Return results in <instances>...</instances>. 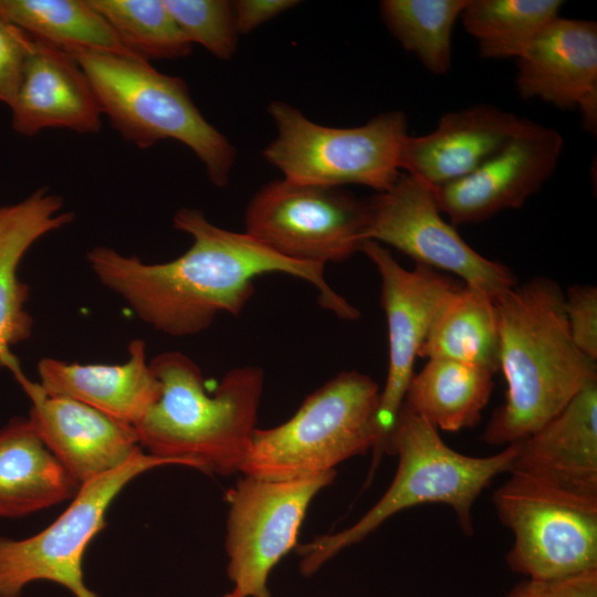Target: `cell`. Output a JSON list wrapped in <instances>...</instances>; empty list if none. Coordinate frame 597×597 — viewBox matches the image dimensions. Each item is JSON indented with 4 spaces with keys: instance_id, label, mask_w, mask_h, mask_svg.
Wrapping results in <instances>:
<instances>
[{
    "instance_id": "1",
    "label": "cell",
    "mask_w": 597,
    "mask_h": 597,
    "mask_svg": "<svg viewBox=\"0 0 597 597\" xmlns=\"http://www.w3.org/2000/svg\"><path fill=\"white\" fill-rule=\"evenodd\" d=\"M172 226L191 235L192 243L168 262L146 263L106 245L87 252L100 282L160 333L195 335L220 313L239 315L254 293L253 280L265 273L302 279L317 289L323 307L343 320L359 317L357 308L327 283L323 265L286 259L245 232L214 226L199 209L180 208Z\"/></svg>"
},
{
    "instance_id": "2",
    "label": "cell",
    "mask_w": 597,
    "mask_h": 597,
    "mask_svg": "<svg viewBox=\"0 0 597 597\" xmlns=\"http://www.w3.org/2000/svg\"><path fill=\"white\" fill-rule=\"evenodd\" d=\"M499 369L505 400L482 439L493 446L520 442L558 415L586 386L597 381V365L574 344L564 292L548 277L517 283L495 300Z\"/></svg>"
},
{
    "instance_id": "3",
    "label": "cell",
    "mask_w": 597,
    "mask_h": 597,
    "mask_svg": "<svg viewBox=\"0 0 597 597\" xmlns=\"http://www.w3.org/2000/svg\"><path fill=\"white\" fill-rule=\"evenodd\" d=\"M149 364L160 392L134 426L142 449L208 474L240 473L256 429L263 369L235 367L209 392L200 367L180 352L161 353Z\"/></svg>"
},
{
    "instance_id": "4",
    "label": "cell",
    "mask_w": 597,
    "mask_h": 597,
    "mask_svg": "<svg viewBox=\"0 0 597 597\" xmlns=\"http://www.w3.org/2000/svg\"><path fill=\"white\" fill-rule=\"evenodd\" d=\"M520 442L505 446L502 451L488 457L465 455L450 448L428 421L401 407L388 441L387 452L398 457L390 485L376 504L349 527L296 546L301 574L312 576L395 514L420 504L448 505L461 530L471 535L472 507L476 499L495 476L510 472Z\"/></svg>"
},
{
    "instance_id": "5",
    "label": "cell",
    "mask_w": 597,
    "mask_h": 597,
    "mask_svg": "<svg viewBox=\"0 0 597 597\" xmlns=\"http://www.w3.org/2000/svg\"><path fill=\"white\" fill-rule=\"evenodd\" d=\"M380 388L366 374L345 370L305 398L285 422L256 428L240 473L265 480L304 479L374 451L379 462Z\"/></svg>"
},
{
    "instance_id": "6",
    "label": "cell",
    "mask_w": 597,
    "mask_h": 597,
    "mask_svg": "<svg viewBox=\"0 0 597 597\" xmlns=\"http://www.w3.org/2000/svg\"><path fill=\"white\" fill-rule=\"evenodd\" d=\"M70 54L87 75L102 114L126 142L146 149L160 140H177L196 155L216 187L229 182L235 148L202 116L181 77L132 56Z\"/></svg>"
},
{
    "instance_id": "7",
    "label": "cell",
    "mask_w": 597,
    "mask_h": 597,
    "mask_svg": "<svg viewBox=\"0 0 597 597\" xmlns=\"http://www.w3.org/2000/svg\"><path fill=\"white\" fill-rule=\"evenodd\" d=\"M268 112L276 137L263 156L286 180L329 188L360 185L383 192L401 175V148L408 136L404 112H385L347 128L316 124L281 101L271 102Z\"/></svg>"
},
{
    "instance_id": "8",
    "label": "cell",
    "mask_w": 597,
    "mask_h": 597,
    "mask_svg": "<svg viewBox=\"0 0 597 597\" xmlns=\"http://www.w3.org/2000/svg\"><path fill=\"white\" fill-rule=\"evenodd\" d=\"M493 505L513 534L505 558L515 573L546 580L597 568V500L510 474Z\"/></svg>"
},
{
    "instance_id": "9",
    "label": "cell",
    "mask_w": 597,
    "mask_h": 597,
    "mask_svg": "<svg viewBox=\"0 0 597 597\" xmlns=\"http://www.w3.org/2000/svg\"><path fill=\"white\" fill-rule=\"evenodd\" d=\"M172 465L144 450L119 468L80 485L65 511L48 527L27 538L0 537V597H20L36 580H49L74 597H96L85 584L83 558L91 541L105 527L114 499L136 476Z\"/></svg>"
},
{
    "instance_id": "10",
    "label": "cell",
    "mask_w": 597,
    "mask_h": 597,
    "mask_svg": "<svg viewBox=\"0 0 597 597\" xmlns=\"http://www.w3.org/2000/svg\"><path fill=\"white\" fill-rule=\"evenodd\" d=\"M367 217L368 200L342 188L282 178L249 201L244 232L286 259L325 266L360 252Z\"/></svg>"
},
{
    "instance_id": "11",
    "label": "cell",
    "mask_w": 597,
    "mask_h": 597,
    "mask_svg": "<svg viewBox=\"0 0 597 597\" xmlns=\"http://www.w3.org/2000/svg\"><path fill=\"white\" fill-rule=\"evenodd\" d=\"M335 476L336 471L295 480L243 475L228 490L224 547L233 593L271 597V572L296 547L311 502Z\"/></svg>"
},
{
    "instance_id": "12",
    "label": "cell",
    "mask_w": 597,
    "mask_h": 597,
    "mask_svg": "<svg viewBox=\"0 0 597 597\" xmlns=\"http://www.w3.org/2000/svg\"><path fill=\"white\" fill-rule=\"evenodd\" d=\"M368 200L365 241L388 244L416 264L447 271L492 298L516 284L511 270L471 248L448 223L430 186L401 174L391 188Z\"/></svg>"
},
{
    "instance_id": "13",
    "label": "cell",
    "mask_w": 597,
    "mask_h": 597,
    "mask_svg": "<svg viewBox=\"0 0 597 597\" xmlns=\"http://www.w3.org/2000/svg\"><path fill=\"white\" fill-rule=\"evenodd\" d=\"M360 252L373 262L380 276V303L388 333V369L377 413L380 458L388 450L430 324L442 300L458 284L422 264L405 269L383 244L371 240L363 242Z\"/></svg>"
},
{
    "instance_id": "14",
    "label": "cell",
    "mask_w": 597,
    "mask_h": 597,
    "mask_svg": "<svg viewBox=\"0 0 597 597\" xmlns=\"http://www.w3.org/2000/svg\"><path fill=\"white\" fill-rule=\"evenodd\" d=\"M562 149L557 130L531 122L474 171L432 188L438 208L453 226L520 208L552 176Z\"/></svg>"
},
{
    "instance_id": "15",
    "label": "cell",
    "mask_w": 597,
    "mask_h": 597,
    "mask_svg": "<svg viewBox=\"0 0 597 597\" xmlns=\"http://www.w3.org/2000/svg\"><path fill=\"white\" fill-rule=\"evenodd\" d=\"M18 383L32 405L30 420L78 485L119 468L143 450L133 426L74 399L48 395L27 376Z\"/></svg>"
},
{
    "instance_id": "16",
    "label": "cell",
    "mask_w": 597,
    "mask_h": 597,
    "mask_svg": "<svg viewBox=\"0 0 597 597\" xmlns=\"http://www.w3.org/2000/svg\"><path fill=\"white\" fill-rule=\"evenodd\" d=\"M516 90L564 109H578L597 128V23L555 19L517 60Z\"/></svg>"
},
{
    "instance_id": "17",
    "label": "cell",
    "mask_w": 597,
    "mask_h": 597,
    "mask_svg": "<svg viewBox=\"0 0 597 597\" xmlns=\"http://www.w3.org/2000/svg\"><path fill=\"white\" fill-rule=\"evenodd\" d=\"M531 122L489 104L446 113L431 133L406 137L400 170L441 187L474 171Z\"/></svg>"
},
{
    "instance_id": "18",
    "label": "cell",
    "mask_w": 597,
    "mask_h": 597,
    "mask_svg": "<svg viewBox=\"0 0 597 597\" xmlns=\"http://www.w3.org/2000/svg\"><path fill=\"white\" fill-rule=\"evenodd\" d=\"M9 108L13 130L25 137L50 128L94 134L102 126L98 100L77 61L35 39Z\"/></svg>"
},
{
    "instance_id": "19",
    "label": "cell",
    "mask_w": 597,
    "mask_h": 597,
    "mask_svg": "<svg viewBox=\"0 0 597 597\" xmlns=\"http://www.w3.org/2000/svg\"><path fill=\"white\" fill-rule=\"evenodd\" d=\"M509 473L597 500V381L520 442Z\"/></svg>"
},
{
    "instance_id": "20",
    "label": "cell",
    "mask_w": 597,
    "mask_h": 597,
    "mask_svg": "<svg viewBox=\"0 0 597 597\" xmlns=\"http://www.w3.org/2000/svg\"><path fill=\"white\" fill-rule=\"evenodd\" d=\"M63 198L39 188L25 199L0 207V367L18 380L24 376L12 347L31 336L33 321L24 305L29 287L18 277L19 264L31 245L74 219L62 211Z\"/></svg>"
},
{
    "instance_id": "21",
    "label": "cell",
    "mask_w": 597,
    "mask_h": 597,
    "mask_svg": "<svg viewBox=\"0 0 597 597\" xmlns=\"http://www.w3.org/2000/svg\"><path fill=\"white\" fill-rule=\"evenodd\" d=\"M38 374L39 385L45 394L74 399L133 427L160 392L143 339L129 343L128 357L122 364H78L42 358Z\"/></svg>"
},
{
    "instance_id": "22",
    "label": "cell",
    "mask_w": 597,
    "mask_h": 597,
    "mask_svg": "<svg viewBox=\"0 0 597 597\" xmlns=\"http://www.w3.org/2000/svg\"><path fill=\"white\" fill-rule=\"evenodd\" d=\"M78 488L30 418L0 429V519L43 511L72 499Z\"/></svg>"
},
{
    "instance_id": "23",
    "label": "cell",
    "mask_w": 597,
    "mask_h": 597,
    "mask_svg": "<svg viewBox=\"0 0 597 597\" xmlns=\"http://www.w3.org/2000/svg\"><path fill=\"white\" fill-rule=\"evenodd\" d=\"M500 333L495 301L469 285L442 300L418 357L442 358L499 370Z\"/></svg>"
},
{
    "instance_id": "24",
    "label": "cell",
    "mask_w": 597,
    "mask_h": 597,
    "mask_svg": "<svg viewBox=\"0 0 597 597\" xmlns=\"http://www.w3.org/2000/svg\"><path fill=\"white\" fill-rule=\"evenodd\" d=\"M493 375L479 366L430 358L413 374L402 407L438 430L472 428L490 400Z\"/></svg>"
},
{
    "instance_id": "25",
    "label": "cell",
    "mask_w": 597,
    "mask_h": 597,
    "mask_svg": "<svg viewBox=\"0 0 597 597\" xmlns=\"http://www.w3.org/2000/svg\"><path fill=\"white\" fill-rule=\"evenodd\" d=\"M0 10L33 39L67 53L86 51L139 59L88 0H0Z\"/></svg>"
},
{
    "instance_id": "26",
    "label": "cell",
    "mask_w": 597,
    "mask_h": 597,
    "mask_svg": "<svg viewBox=\"0 0 597 597\" xmlns=\"http://www.w3.org/2000/svg\"><path fill=\"white\" fill-rule=\"evenodd\" d=\"M561 0H468L462 23L484 59L522 57L559 17Z\"/></svg>"
},
{
    "instance_id": "27",
    "label": "cell",
    "mask_w": 597,
    "mask_h": 597,
    "mask_svg": "<svg viewBox=\"0 0 597 597\" xmlns=\"http://www.w3.org/2000/svg\"><path fill=\"white\" fill-rule=\"evenodd\" d=\"M468 0H384L380 15L402 48L431 73L446 74L452 63V31Z\"/></svg>"
},
{
    "instance_id": "28",
    "label": "cell",
    "mask_w": 597,
    "mask_h": 597,
    "mask_svg": "<svg viewBox=\"0 0 597 597\" xmlns=\"http://www.w3.org/2000/svg\"><path fill=\"white\" fill-rule=\"evenodd\" d=\"M137 57L175 60L188 56L192 44L179 29L164 0H88Z\"/></svg>"
},
{
    "instance_id": "29",
    "label": "cell",
    "mask_w": 597,
    "mask_h": 597,
    "mask_svg": "<svg viewBox=\"0 0 597 597\" xmlns=\"http://www.w3.org/2000/svg\"><path fill=\"white\" fill-rule=\"evenodd\" d=\"M181 32L193 45L220 60H230L238 44L232 2L227 0H164Z\"/></svg>"
},
{
    "instance_id": "30",
    "label": "cell",
    "mask_w": 597,
    "mask_h": 597,
    "mask_svg": "<svg viewBox=\"0 0 597 597\" xmlns=\"http://www.w3.org/2000/svg\"><path fill=\"white\" fill-rule=\"evenodd\" d=\"M33 45V38L0 10V103L12 105Z\"/></svg>"
},
{
    "instance_id": "31",
    "label": "cell",
    "mask_w": 597,
    "mask_h": 597,
    "mask_svg": "<svg viewBox=\"0 0 597 597\" xmlns=\"http://www.w3.org/2000/svg\"><path fill=\"white\" fill-rule=\"evenodd\" d=\"M564 308L569 333L576 347L597 360V289L576 284L564 293Z\"/></svg>"
},
{
    "instance_id": "32",
    "label": "cell",
    "mask_w": 597,
    "mask_h": 597,
    "mask_svg": "<svg viewBox=\"0 0 597 597\" xmlns=\"http://www.w3.org/2000/svg\"><path fill=\"white\" fill-rule=\"evenodd\" d=\"M505 597H597V568L556 579L525 578Z\"/></svg>"
},
{
    "instance_id": "33",
    "label": "cell",
    "mask_w": 597,
    "mask_h": 597,
    "mask_svg": "<svg viewBox=\"0 0 597 597\" xmlns=\"http://www.w3.org/2000/svg\"><path fill=\"white\" fill-rule=\"evenodd\" d=\"M295 0H238L232 2L239 34H247L284 11L297 6Z\"/></svg>"
},
{
    "instance_id": "34",
    "label": "cell",
    "mask_w": 597,
    "mask_h": 597,
    "mask_svg": "<svg viewBox=\"0 0 597 597\" xmlns=\"http://www.w3.org/2000/svg\"><path fill=\"white\" fill-rule=\"evenodd\" d=\"M223 597H239L235 593L231 591L226 594Z\"/></svg>"
}]
</instances>
